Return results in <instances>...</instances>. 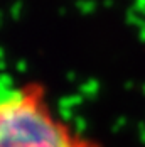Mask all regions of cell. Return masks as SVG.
Instances as JSON below:
<instances>
[{"instance_id":"1","label":"cell","mask_w":145,"mask_h":147,"mask_svg":"<svg viewBox=\"0 0 145 147\" xmlns=\"http://www.w3.org/2000/svg\"><path fill=\"white\" fill-rule=\"evenodd\" d=\"M0 147H101L56 115L36 83L0 90Z\"/></svg>"}]
</instances>
